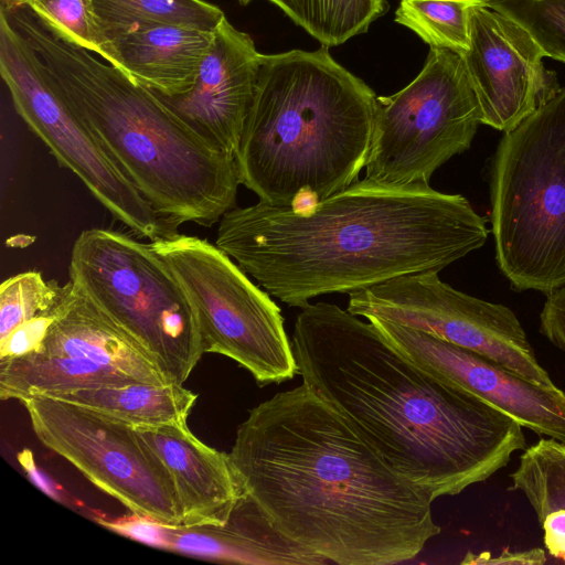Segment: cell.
Listing matches in <instances>:
<instances>
[{"mask_svg":"<svg viewBox=\"0 0 565 565\" xmlns=\"http://www.w3.org/2000/svg\"><path fill=\"white\" fill-rule=\"evenodd\" d=\"M228 457L273 526L328 563H403L440 533L433 500L303 383L252 408Z\"/></svg>","mask_w":565,"mask_h":565,"instance_id":"obj_1","label":"cell"},{"mask_svg":"<svg viewBox=\"0 0 565 565\" xmlns=\"http://www.w3.org/2000/svg\"><path fill=\"white\" fill-rule=\"evenodd\" d=\"M546 296L540 315V332L565 352V285Z\"/></svg>","mask_w":565,"mask_h":565,"instance_id":"obj_31","label":"cell"},{"mask_svg":"<svg viewBox=\"0 0 565 565\" xmlns=\"http://www.w3.org/2000/svg\"><path fill=\"white\" fill-rule=\"evenodd\" d=\"M29 0H1V4L6 7H15L25 4Z\"/></svg>","mask_w":565,"mask_h":565,"instance_id":"obj_34","label":"cell"},{"mask_svg":"<svg viewBox=\"0 0 565 565\" xmlns=\"http://www.w3.org/2000/svg\"><path fill=\"white\" fill-rule=\"evenodd\" d=\"M488 234L460 194L364 178L305 209L260 201L233 207L215 245L270 296L302 308L320 295L439 273L482 247Z\"/></svg>","mask_w":565,"mask_h":565,"instance_id":"obj_3","label":"cell"},{"mask_svg":"<svg viewBox=\"0 0 565 565\" xmlns=\"http://www.w3.org/2000/svg\"><path fill=\"white\" fill-rule=\"evenodd\" d=\"M487 4L522 24L546 57L565 63V0H487Z\"/></svg>","mask_w":565,"mask_h":565,"instance_id":"obj_27","label":"cell"},{"mask_svg":"<svg viewBox=\"0 0 565 565\" xmlns=\"http://www.w3.org/2000/svg\"><path fill=\"white\" fill-rule=\"evenodd\" d=\"M546 556L543 550L532 548L527 551L511 552L503 551L497 556H491L490 553L472 554L468 553L461 561V564H479V565H500V564H544Z\"/></svg>","mask_w":565,"mask_h":565,"instance_id":"obj_32","label":"cell"},{"mask_svg":"<svg viewBox=\"0 0 565 565\" xmlns=\"http://www.w3.org/2000/svg\"><path fill=\"white\" fill-rule=\"evenodd\" d=\"M139 382L119 371L65 355L31 352L0 360V397L19 399Z\"/></svg>","mask_w":565,"mask_h":565,"instance_id":"obj_20","label":"cell"},{"mask_svg":"<svg viewBox=\"0 0 565 565\" xmlns=\"http://www.w3.org/2000/svg\"><path fill=\"white\" fill-rule=\"evenodd\" d=\"M188 292L202 349L232 359L259 386L298 374L280 308L216 245L175 233L150 243Z\"/></svg>","mask_w":565,"mask_h":565,"instance_id":"obj_8","label":"cell"},{"mask_svg":"<svg viewBox=\"0 0 565 565\" xmlns=\"http://www.w3.org/2000/svg\"><path fill=\"white\" fill-rule=\"evenodd\" d=\"M253 0H238V2L241 4H248L249 2H252Z\"/></svg>","mask_w":565,"mask_h":565,"instance_id":"obj_35","label":"cell"},{"mask_svg":"<svg viewBox=\"0 0 565 565\" xmlns=\"http://www.w3.org/2000/svg\"><path fill=\"white\" fill-rule=\"evenodd\" d=\"M49 396L108 415L134 428L186 423L198 394L183 385L135 382L122 386L83 388Z\"/></svg>","mask_w":565,"mask_h":565,"instance_id":"obj_21","label":"cell"},{"mask_svg":"<svg viewBox=\"0 0 565 565\" xmlns=\"http://www.w3.org/2000/svg\"><path fill=\"white\" fill-rule=\"evenodd\" d=\"M175 484L183 525H221L242 494L228 454L201 441L188 423L136 428Z\"/></svg>","mask_w":565,"mask_h":565,"instance_id":"obj_16","label":"cell"},{"mask_svg":"<svg viewBox=\"0 0 565 565\" xmlns=\"http://www.w3.org/2000/svg\"><path fill=\"white\" fill-rule=\"evenodd\" d=\"M499 269L516 291L565 285V87L504 132L491 166Z\"/></svg>","mask_w":565,"mask_h":565,"instance_id":"obj_6","label":"cell"},{"mask_svg":"<svg viewBox=\"0 0 565 565\" xmlns=\"http://www.w3.org/2000/svg\"><path fill=\"white\" fill-rule=\"evenodd\" d=\"M107 40L143 24H173L215 32L223 11L203 0H90Z\"/></svg>","mask_w":565,"mask_h":565,"instance_id":"obj_22","label":"cell"},{"mask_svg":"<svg viewBox=\"0 0 565 565\" xmlns=\"http://www.w3.org/2000/svg\"><path fill=\"white\" fill-rule=\"evenodd\" d=\"M38 439L132 513L168 526L184 524L173 479L136 428L49 396L21 402Z\"/></svg>","mask_w":565,"mask_h":565,"instance_id":"obj_10","label":"cell"},{"mask_svg":"<svg viewBox=\"0 0 565 565\" xmlns=\"http://www.w3.org/2000/svg\"><path fill=\"white\" fill-rule=\"evenodd\" d=\"M68 281V292L36 352L87 360L143 383L170 384L153 356Z\"/></svg>","mask_w":565,"mask_h":565,"instance_id":"obj_17","label":"cell"},{"mask_svg":"<svg viewBox=\"0 0 565 565\" xmlns=\"http://www.w3.org/2000/svg\"><path fill=\"white\" fill-rule=\"evenodd\" d=\"M214 32L173 24H143L108 40L104 60L138 83L178 95L195 83Z\"/></svg>","mask_w":565,"mask_h":565,"instance_id":"obj_19","label":"cell"},{"mask_svg":"<svg viewBox=\"0 0 565 565\" xmlns=\"http://www.w3.org/2000/svg\"><path fill=\"white\" fill-rule=\"evenodd\" d=\"M348 311L381 318L473 351L537 385L554 387L514 312L441 281L438 271L401 276L349 294Z\"/></svg>","mask_w":565,"mask_h":565,"instance_id":"obj_12","label":"cell"},{"mask_svg":"<svg viewBox=\"0 0 565 565\" xmlns=\"http://www.w3.org/2000/svg\"><path fill=\"white\" fill-rule=\"evenodd\" d=\"M166 551L223 563L321 565L328 562L279 533L244 492L221 525L167 526Z\"/></svg>","mask_w":565,"mask_h":565,"instance_id":"obj_18","label":"cell"},{"mask_svg":"<svg viewBox=\"0 0 565 565\" xmlns=\"http://www.w3.org/2000/svg\"><path fill=\"white\" fill-rule=\"evenodd\" d=\"M482 125L461 55L429 47L419 74L391 96H377L365 178L387 184L429 183L433 173L471 146Z\"/></svg>","mask_w":565,"mask_h":565,"instance_id":"obj_9","label":"cell"},{"mask_svg":"<svg viewBox=\"0 0 565 565\" xmlns=\"http://www.w3.org/2000/svg\"><path fill=\"white\" fill-rule=\"evenodd\" d=\"M377 96L329 47L262 54L254 100L235 162L239 183L260 202H320L365 167Z\"/></svg>","mask_w":565,"mask_h":565,"instance_id":"obj_5","label":"cell"},{"mask_svg":"<svg viewBox=\"0 0 565 565\" xmlns=\"http://www.w3.org/2000/svg\"><path fill=\"white\" fill-rule=\"evenodd\" d=\"M58 309L54 312L34 318L19 326L9 334L1 338L0 360L21 356L31 352L39 351L50 326L57 315Z\"/></svg>","mask_w":565,"mask_h":565,"instance_id":"obj_29","label":"cell"},{"mask_svg":"<svg viewBox=\"0 0 565 565\" xmlns=\"http://www.w3.org/2000/svg\"><path fill=\"white\" fill-rule=\"evenodd\" d=\"M510 478L508 490L523 492L539 522L565 510V443L541 438L524 449Z\"/></svg>","mask_w":565,"mask_h":565,"instance_id":"obj_24","label":"cell"},{"mask_svg":"<svg viewBox=\"0 0 565 565\" xmlns=\"http://www.w3.org/2000/svg\"><path fill=\"white\" fill-rule=\"evenodd\" d=\"M103 526L131 540L164 550L167 526L145 516L135 514L117 520H97Z\"/></svg>","mask_w":565,"mask_h":565,"instance_id":"obj_30","label":"cell"},{"mask_svg":"<svg viewBox=\"0 0 565 565\" xmlns=\"http://www.w3.org/2000/svg\"><path fill=\"white\" fill-rule=\"evenodd\" d=\"M28 4L78 45L104 57V35L90 0H29Z\"/></svg>","mask_w":565,"mask_h":565,"instance_id":"obj_28","label":"cell"},{"mask_svg":"<svg viewBox=\"0 0 565 565\" xmlns=\"http://www.w3.org/2000/svg\"><path fill=\"white\" fill-rule=\"evenodd\" d=\"M0 14L31 46L51 88L170 227H209L235 207V159L209 147L150 88L28 4L1 6Z\"/></svg>","mask_w":565,"mask_h":565,"instance_id":"obj_4","label":"cell"},{"mask_svg":"<svg viewBox=\"0 0 565 565\" xmlns=\"http://www.w3.org/2000/svg\"><path fill=\"white\" fill-rule=\"evenodd\" d=\"M540 524L544 531V545L548 553L565 559V510L548 513Z\"/></svg>","mask_w":565,"mask_h":565,"instance_id":"obj_33","label":"cell"},{"mask_svg":"<svg viewBox=\"0 0 565 565\" xmlns=\"http://www.w3.org/2000/svg\"><path fill=\"white\" fill-rule=\"evenodd\" d=\"M260 58L252 38L225 18L189 90L164 95L150 89L209 147L235 159L254 100Z\"/></svg>","mask_w":565,"mask_h":565,"instance_id":"obj_15","label":"cell"},{"mask_svg":"<svg viewBox=\"0 0 565 565\" xmlns=\"http://www.w3.org/2000/svg\"><path fill=\"white\" fill-rule=\"evenodd\" d=\"M70 281L45 280L38 270L7 278L0 286V339L19 326L54 312L65 299Z\"/></svg>","mask_w":565,"mask_h":565,"instance_id":"obj_26","label":"cell"},{"mask_svg":"<svg viewBox=\"0 0 565 565\" xmlns=\"http://www.w3.org/2000/svg\"><path fill=\"white\" fill-rule=\"evenodd\" d=\"M322 46L343 44L367 31L386 10L385 0H268Z\"/></svg>","mask_w":565,"mask_h":565,"instance_id":"obj_23","label":"cell"},{"mask_svg":"<svg viewBox=\"0 0 565 565\" xmlns=\"http://www.w3.org/2000/svg\"><path fill=\"white\" fill-rule=\"evenodd\" d=\"M482 125L507 132L552 98L558 86L544 51L518 21L489 7L470 10L469 49L461 55Z\"/></svg>","mask_w":565,"mask_h":565,"instance_id":"obj_13","label":"cell"},{"mask_svg":"<svg viewBox=\"0 0 565 565\" xmlns=\"http://www.w3.org/2000/svg\"><path fill=\"white\" fill-rule=\"evenodd\" d=\"M0 74L20 117L58 163L75 173L115 218L151 242L178 233L51 88L35 53L2 14Z\"/></svg>","mask_w":565,"mask_h":565,"instance_id":"obj_11","label":"cell"},{"mask_svg":"<svg viewBox=\"0 0 565 565\" xmlns=\"http://www.w3.org/2000/svg\"><path fill=\"white\" fill-rule=\"evenodd\" d=\"M291 344L302 383L433 501L486 481L526 447L513 417L417 367L337 305L302 307Z\"/></svg>","mask_w":565,"mask_h":565,"instance_id":"obj_2","label":"cell"},{"mask_svg":"<svg viewBox=\"0 0 565 565\" xmlns=\"http://www.w3.org/2000/svg\"><path fill=\"white\" fill-rule=\"evenodd\" d=\"M402 356L467 391L540 436L565 443V392L530 382L473 351L393 321L367 319Z\"/></svg>","mask_w":565,"mask_h":565,"instance_id":"obj_14","label":"cell"},{"mask_svg":"<svg viewBox=\"0 0 565 565\" xmlns=\"http://www.w3.org/2000/svg\"><path fill=\"white\" fill-rule=\"evenodd\" d=\"M72 280L134 337L171 383L183 385L204 354L194 306L151 244L108 228H88L75 239Z\"/></svg>","mask_w":565,"mask_h":565,"instance_id":"obj_7","label":"cell"},{"mask_svg":"<svg viewBox=\"0 0 565 565\" xmlns=\"http://www.w3.org/2000/svg\"><path fill=\"white\" fill-rule=\"evenodd\" d=\"M476 4H487V0H401L395 21L429 47L462 55L469 49L470 10Z\"/></svg>","mask_w":565,"mask_h":565,"instance_id":"obj_25","label":"cell"}]
</instances>
